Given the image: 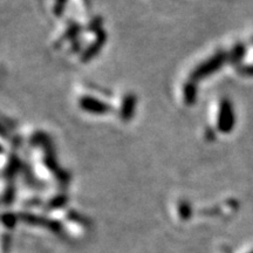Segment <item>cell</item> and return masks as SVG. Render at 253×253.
I'll use <instances>...</instances> for the list:
<instances>
[{"mask_svg":"<svg viewBox=\"0 0 253 253\" xmlns=\"http://www.w3.org/2000/svg\"><path fill=\"white\" fill-rule=\"evenodd\" d=\"M17 220L18 217H15L13 213H4V216H2V223L5 224V226L9 227V229L14 227Z\"/></svg>","mask_w":253,"mask_h":253,"instance_id":"obj_10","label":"cell"},{"mask_svg":"<svg viewBox=\"0 0 253 253\" xmlns=\"http://www.w3.org/2000/svg\"><path fill=\"white\" fill-rule=\"evenodd\" d=\"M191 213H192L191 207H190V204L188 203V202H185V201L179 202V204H178L179 218H181L182 220H189L190 218H191Z\"/></svg>","mask_w":253,"mask_h":253,"instance_id":"obj_8","label":"cell"},{"mask_svg":"<svg viewBox=\"0 0 253 253\" xmlns=\"http://www.w3.org/2000/svg\"><path fill=\"white\" fill-rule=\"evenodd\" d=\"M183 96H184V102L188 106H192L197 100V86L195 81L186 82L184 89H183Z\"/></svg>","mask_w":253,"mask_h":253,"instance_id":"obj_6","label":"cell"},{"mask_svg":"<svg viewBox=\"0 0 253 253\" xmlns=\"http://www.w3.org/2000/svg\"><path fill=\"white\" fill-rule=\"evenodd\" d=\"M250 253H253V251H252V252H250Z\"/></svg>","mask_w":253,"mask_h":253,"instance_id":"obj_13","label":"cell"},{"mask_svg":"<svg viewBox=\"0 0 253 253\" xmlns=\"http://www.w3.org/2000/svg\"><path fill=\"white\" fill-rule=\"evenodd\" d=\"M66 203H67V196H56V197L50 199L48 205H47V209L48 210H56V209H60Z\"/></svg>","mask_w":253,"mask_h":253,"instance_id":"obj_9","label":"cell"},{"mask_svg":"<svg viewBox=\"0 0 253 253\" xmlns=\"http://www.w3.org/2000/svg\"><path fill=\"white\" fill-rule=\"evenodd\" d=\"M68 0H55L54 2V7H53V11L56 15H60L65 9L66 5H67Z\"/></svg>","mask_w":253,"mask_h":253,"instance_id":"obj_11","label":"cell"},{"mask_svg":"<svg viewBox=\"0 0 253 253\" xmlns=\"http://www.w3.org/2000/svg\"><path fill=\"white\" fill-rule=\"evenodd\" d=\"M252 42H253V40H252Z\"/></svg>","mask_w":253,"mask_h":253,"instance_id":"obj_14","label":"cell"},{"mask_svg":"<svg viewBox=\"0 0 253 253\" xmlns=\"http://www.w3.org/2000/svg\"><path fill=\"white\" fill-rule=\"evenodd\" d=\"M104 42H106V33H104L103 31H100L99 34H97L95 43H91V45L84 50V55H82V61H89L91 58H94V56L100 52L101 47L103 46Z\"/></svg>","mask_w":253,"mask_h":253,"instance_id":"obj_4","label":"cell"},{"mask_svg":"<svg viewBox=\"0 0 253 253\" xmlns=\"http://www.w3.org/2000/svg\"><path fill=\"white\" fill-rule=\"evenodd\" d=\"M229 59V54H226L223 50H219L216 54H213L211 58L205 60L204 62H202L201 65L197 66L194 71L191 72V78L192 81H199L202 79H205L210 77L211 74H213L214 72L219 71L221 66L224 65V62Z\"/></svg>","mask_w":253,"mask_h":253,"instance_id":"obj_1","label":"cell"},{"mask_svg":"<svg viewBox=\"0 0 253 253\" xmlns=\"http://www.w3.org/2000/svg\"><path fill=\"white\" fill-rule=\"evenodd\" d=\"M236 125V116L233 113L232 104L227 99L221 101L219 107V113H218L217 128L220 132L229 134Z\"/></svg>","mask_w":253,"mask_h":253,"instance_id":"obj_2","label":"cell"},{"mask_svg":"<svg viewBox=\"0 0 253 253\" xmlns=\"http://www.w3.org/2000/svg\"><path fill=\"white\" fill-rule=\"evenodd\" d=\"M245 50L246 48L243 43H237L229 53V60L232 63H238L243 59V56L245 55Z\"/></svg>","mask_w":253,"mask_h":253,"instance_id":"obj_7","label":"cell"},{"mask_svg":"<svg viewBox=\"0 0 253 253\" xmlns=\"http://www.w3.org/2000/svg\"><path fill=\"white\" fill-rule=\"evenodd\" d=\"M79 104H80L81 109L90 114H95V115H104L110 112L108 104L93 96H82L79 101Z\"/></svg>","mask_w":253,"mask_h":253,"instance_id":"obj_3","label":"cell"},{"mask_svg":"<svg viewBox=\"0 0 253 253\" xmlns=\"http://www.w3.org/2000/svg\"><path fill=\"white\" fill-rule=\"evenodd\" d=\"M135 107H136L135 95L132 94L126 95L121 106V112H120V115H121V118L125 120V121H128V120H130L132 116H134Z\"/></svg>","mask_w":253,"mask_h":253,"instance_id":"obj_5","label":"cell"},{"mask_svg":"<svg viewBox=\"0 0 253 253\" xmlns=\"http://www.w3.org/2000/svg\"><path fill=\"white\" fill-rule=\"evenodd\" d=\"M14 199V189L13 186L8 188L6 190V192L4 194V203L5 204H11Z\"/></svg>","mask_w":253,"mask_h":253,"instance_id":"obj_12","label":"cell"}]
</instances>
